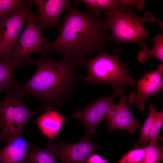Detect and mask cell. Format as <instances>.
I'll list each match as a JSON object with an SVG mask.
<instances>
[{"label": "cell", "instance_id": "obj_9", "mask_svg": "<svg viewBox=\"0 0 163 163\" xmlns=\"http://www.w3.org/2000/svg\"><path fill=\"white\" fill-rule=\"evenodd\" d=\"M51 146L56 158L62 163H86L89 157L101 147L94 144L90 135L85 133L83 139L75 144H68L60 139Z\"/></svg>", "mask_w": 163, "mask_h": 163}, {"label": "cell", "instance_id": "obj_21", "mask_svg": "<svg viewBox=\"0 0 163 163\" xmlns=\"http://www.w3.org/2000/svg\"><path fill=\"white\" fill-rule=\"evenodd\" d=\"M156 140H151L145 147L144 156L139 163H161L163 160V145L159 146Z\"/></svg>", "mask_w": 163, "mask_h": 163}, {"label": "cell", "instance_id": "obj_23", "mask_svg": "<svg viewBox=\"0 0 163 163\" xmlns=\"http://www.w3.org/2000/svg\"><path fill=\"white\" fill-rule=\"evenodd\" d=\"M123 8L130 6L136 8L139 10L143 9L145 7V1L143 0H120Z\"/></svg>", "mask_w": 163, "mask_h": 163}, {"label": "cell", "instance_id": "obj_14", "mask_svg": "<svg viewBox=\"0 0 163 163\" xmlns=\"http://www.w3.org/2000/svg\"><path fill=\"white\" fill-rule=\"evenodd\" d=\"M68 118L63 116L58 110H47L36 121L41 132L51 140H54Z\"/></svg>", "mask_w": 163, "mask_h": 163}, {"label": "cell", "instance_id": "obj_20", "mask_svg": "<svg viewBox=\"0 0 163 163\" xmlns=\"http://www.w3.org/2000/svg\"><path fill=\"white\" fill-rule=\"evenodd\" d=\"M150 108L149 115L142 127L141 129L139 139L133 146V148L134 149L145 147L148 142V137L152 129L157 112L156 108L152 104L150 105Z\"/></svg>", "mask_w": 163, "mask_h": 163}, {"label": "cell", "instance_id": "obj_6", "mask_svg": "<svg viewBox=\"0 0 163 163\" xmlns=\"http://www.w3.org/2000/svg\"><path fill=\"white\" fill-rule=\"evenodd\" d=\"M37 21L36 16L30 12L24 31L11 52V64L16 69L28 63L32 53H39L43 55V47L49 42L36 24Z\"/></svg>", "mask_w": 163, "mask_h": 163}, {"label": "cell", "instance_id": "obj_19", "mask_svg": "<svg viewBox=\"0 0 163 163\" xmlns=\"http://www.w3.org/2000/svg\"><path fill=\"white\" fill-rule=\"evenodd\" d=\"M33 2L30 0H0V21Z\"/></svg>", "mask_w": 163, "mask_h": 163}, {"label": "cell", "instance_id": "obj_2", "mask_svg": "<svg viewBox=\"0 0 163 163\" xmlns=\"http://www.w3.org/2000/svg\"><path fill=\"white\" fill-rule=\"evenodd\" d=\"M28 63L35 64L36 72L25 84L16 83L13 88L22 96L30 95L40 100V109L53 110L59 107L71 95L77 84L82 80V75L75 71L78 61L64 59L56 61L47 55L40 59H31Z\"/></svg>", "mask_w": 163, "mask_h": 163}, {"label": "cell", "instance_id": "obj_25", "mask_svg": "<svg viewBox=\"0 0 163 163\" xmlns=\"http://www.w3.org/2000/svg\"><path fill=\"white\" fill-rule=\"evenodd\" d=\"M86 163H109L101 156L97 154H92L86 161Z\"/></svg>", "mask_w": 163, "mask_h": 163}, {"label": "cell", "instance_id": "obj_17", "mask_svg": "<svg viewBox=\"0 0 163 163\" xmlns=\"http://www.w3.org/2000/svg\"><path fill=\"white\" fill-rule=\"evenodd\" d=\"M52 141L50 140L48 146L43 149L35 145L30 146L28 158L31 163H56V157L51 146Z\"/></svg>", "mask_w": 163, "mask_h": 163}, {"label": "cell", "instance_id": "obj_24", "mask_svg": "<svg viewBox=\"0 0 163 163\" xmlns=\"http://www.w3.org/2000/svg\"><path fill=\"white\" fill-rule=\"evenodd\" d=\"M163 125V111H157L152 129L159 133Z\"/></svg>", "mask_w": 163, "mask_h": 163}, {"label": "cell", "instance_id": "obj_8", "mask_svg": "<svg viewBox=\"0 0 163 163\" xmlns=\"http://www.w3.org/2000/svg\"><path fill=\"white\" fill-rule=\"evenodd\" d=\"M114 90L113 94L107 97H100L93 103L87 105L81 110H77L72 118L81 121L86 130L85 133L94 135L97 128L105 116L114 99L121 95L126 89L125 86L114 85L111 86Z\"/></svg>", "mask_w": 163, "mask_h": 163}, {"label": "cell", "instance_id": "obj_1", "mask_svg": "<svg viewBox=\"0 0 163 163\" xmlns=\"http://www.w3.org/2000/svg\"><path fill=\"white\" fill-rule=\"evenodd\" d=\"M66 10L59 36L44 46L43 54L54 53L62 59L78 61L101 50L109 42L104 18L84 13L75 5Z\"/></svg>", "mask_w": 163, "mask_h": 163}, {"label": "cell", "instance_id": "obj_7", "mask_svg": "<svg viewBox=\"0 0 163 163\" xmlns=\"http://www.w3.org/2000/svg\"><path fill=\"white\" fill-rule=\"evenodd\" d=\"M33 5V3L20 9L0 21V60L11 63V51Z\"/></svg>", "mask_w": 163, "mask_h": 163}, {"label": "cell", "instance_id": "obj_13", "mask_svg": "<svg viewBox=\"0 0 163 163\" xmlns=\"http://www.w3.org/2000/svg\"><path fill=\"white\" fill-rule=\"evenodd\" d=\"M0 149V163H25L29 157L30 143L22 135L8 140Z\"/></svg>", "mask_w": 163, "mask_h": 163}, {"label": "cell", "instance_id": "obj_5", "mask_svg": "<svg viewBox=\"0 0 163 163\" xmlns=\"http://www.w3.org/2000/svg\"><path fill=\"white\" fill-rule=\"evenodd\" d=\"M22 96L14 89H10L0 102V142L22 135L26 123L39 110H29L24 104Z\"/></svg>", "mask_w": 163, "mask_h": 163}, {"label": "cell", "instance_id": "obj_4", "mask_svg": "<svg viewBox=\"0 0 163 163\" xmlns=\"http://www.w3.org/2000/svg\"><path fill=\"white\" fill-rule=\"evenodd\" d=\"M78 63L87 70V75L82 80L87 84L136 86V81L129 76L128 68L118 55L101 52L93 58L81 59Z\"/></svg>", "mask_w": 163, "mask_h": 163}, {"label": "cell", "instance_id": "obj_22", "mask_svg": "<svg viewBox=\"0 0 163 163\" xmlns=\"http://www.w3.org/2000/svg\"><path fill=\"white\" fill-rule=\"evenodd\" d=\"M145 147L131 150L124 155L117 163H139L144 155Z\"/></svg>", "mask_w": 163, "mask_h": 163}, {"label": "cell", "instance_id": "obj_26", "mask_svg": "<svg viewBox=\"0 0 163 163\" xmlns=\"http://www.w3.org/2000/svg\"><path fill=\"white\" fill-rule=\"evenodd\" d=\"M25 163H31L30 160H29V158H28L27 160Z\"/></svg>", "mask_w": 163, "mask_h": 163}, {"label": "cell", "instance_id": "obj_12", "mask_svg": "<svg viewBox=\"0 0 163 163\" xmlns=\"http://www.w3.org/2000/svg\"><path fill=\"white\" fill-rule=\"evenodd\" d=\"M69 0H34L38 9V14L36 16L37 26L42 31L50 27L60 30L59 19L62 11L70 7Z\"/></svg>", "mask_w": 163, "mask_h": 163}, {"label": "cell", "instance_id": "obj_3", "mask_svg": "<svg viewBox=\"0 0 163 163\" xmlns=\"http://www.w3.org/2000/svg\"><path fill=\"white\" fill-rule=\"evenodd\" d=\"M104 14L107 26L112 32L110 42L123 43L134 42L143 47L146 45L144 40L150 39L151 35L144 28L145 23H157L163 29V21L150 12H146L143 16H140L130 8L126 7L105 11Z\"/></svg>", "mask_w": 163, "mask_h": 163}, {"label": "cell", "instance_id": "obj_11", "mask_svg": "<svg viewBox=\"0 0 163 163\" xmlns=\"http://www.w3.org/2000/svg\"><path fill=\"white\" fill-rule=\"evenodd\" d=\"M120 95L118 103H112L105 116L108 130L109 132L124 130L134 133L141 128L129 109L126 94L123 92Z\"/></svg>", "mask_w": 163, "mask_h": 163}, {"label": "cell", "instance_id": "obj_10", "mask_svg": "<svg viewBox=\"0 0 163 163\" xmlns=\"http://www.w3.org/2000/svg\"><path fill=\"white\" fill-rule=\"evenodd\" d=\"M163 65L160 64L153 71H146L143 76L136 82V92L130 93L128 102L134 104L140 110L146 108L145 101L151 96L163 90Z\"/></svg>", "mask_w": 163, "mask_h": 163}, {"label": "cell", "instance_id": "obj_16", "mask_svg": "<svg viewBox=\"0 0 163 163\" xmlns=\"http://www.w3.org/2000/svg\"><path fill=\"white\" fill-rule=\"evenodd\" d=\"M154 45L150 49L146 45L139 51L138 57V61L144 64L146 61L151 57H155L162 63L163 62V35L159 33L152 40Z\"/></svg>", "mask_w": 163, "mask_h": 163}, {"label": "cell", "instance_id": "obj_15", "mask_svg": "<svg viewBox=\"0 0 163 163\" xmlns=\"http://www.w3.org/2000/svg\"><path fill=\"white\" fill-rule=\"evenodd\" d=\"M74 5L85 4L89 13L100 16L101 12L122 8L120 0H78L72 1Z\"/></svg>", "mask_w": 163, "mask_h": 163}, {"label": "cell", "instance_id": "obj_18", "mask_svg": "<svg viewBox=\"0 0 163 163\" xmlns=\"http://www.w3.org/2000/svg\"><path fill=\"white\" fill-rule=\"evenodd\" d=\"M16 69L11 63L0 60V93L7 92L16 85L14 76Z\"/></svg>", "mask_w": 163, "mask_h": 163}]
</instances>
